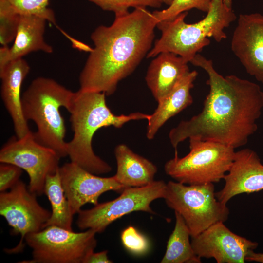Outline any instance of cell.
I'll return each instance as SVG.
<instances>
[{"mask_svg":"<svg viewBox=\"0 0 263 263\" xmlns=\"http://www.w3.org/2000/svg\"><path fill=\"white\" fill-rule=\"evenodd\" d=\"M207 74L209 93L201 112L181 121L169 132L176 149L187 139L219 142L234 149L245 145L258 129L257 120L263 109V92L256 83L235 75L225 77L213 62L197 54L190 62Z\"/></svg>","mask_w":263,"mask_h":263,"instance_id":"cell-1","label":"cell"},{"mask_svg":"<svg viewBox=\"0 0 263 263\" xmlns=\"http://www.w3.org/2000/svg\"><path fill=\"white\" fill-rule=\"evenodd\" d=\"M147 7L118 16L91 34L92 48L81 70L79 90L113 94L150 50L158 21Z\"/></svg>","mask_w":263,"mask_h":263,"instance_id":"cell-2","label":"cell"},{"mask_svg":"<svg viewBox=\"0 0 263 263\" xmlns=\"http://www.w3.org/2000/svg\"><path fill=\"white\" fill-rule=\"evenodd\" d=\"M106 95L102 92L79 90L74 92L67 110L74 132L72 139L67 143V156L71 162L96 175L106 174L112 169L94 151L92 140L96 132L110 126L120 128L131 121H148L150 116L140 112L115 115L108 107Z\"/></svg>","mask_w":263,"mask_h":263,"instance_id":"cell-3","label":"cell"},{"mask_svg":"<svg viewBox=\"0 0 263 263\" xmlns=\"http://www.w3.org/2000/svg\"><path fill=\"white\" fill-rule=\"evenodd\" d=\"M207 15L202 20L188 24L185 21L188 12H183L173 19L157 23L161 32L147 55L154 57L162 52L174 53L190 62L212 38L218 42L226 38L224 29L236 19L232 0H211Z\"/></svg>","mask_w":263,"mask_h":263,"instance_id":"cell-4","label":"cell"},{"mask_svg":"<svg viewBox=\"0 0 263 263\" xmlns=\"http://www.w3.org/2000/svg\"><path fill=\"white\" fill-rule=\"evenodd\" d=\"M74 92L55 80L45 77L34 79L21 96L25 119L33 121L36 140L55 150L61 157L67 156L66 127L60 109L68 110Z\"/></svg>","mask_w":263,"mask_h":263,"instance_id":"cell-5","label":"cell"},{"mask_svg":"<svg viewBox=\"0 0 263 263\" xmlns=\"http://www.w3.org/2000/svg\"><path fill=\"white\" fill-rule=\"evenodd\" d=\"M189 152L183 157L175 152L165 164V173L176 182L186 185L219 182L224 179L232 163L235 149L214 141L189 139Z\"/></svg>","mask_w":263,"mask_h":263,"instance_id":"cell-6","label":"cell"},{"mask_svg":"<svg viewBox=\"0 0 263 263\" xmlns=\"http://www.w3.org/2000/svg\"><path fill=\"white\" fill-rule=\"evenodd\" d=\"M213 183L188 185L169 181L164 199L168 207L178 213L194 237L214 224L225 222L229 209L216 198Z\"/></svg>","mask_w":263,"mask_h":263,"instance_id":"cell-7","label":"cell"},{"mask_svg":"<svg viewBox=\"0 0 263 263\" xmlns=\"http://www.w3.org/2000/svg\"><path fill=\"white\" fill-rule=\"evenodd\" d=\"M96 234L91 229L75 232L55 225L29 233L24 239L32 259L25 263H84L96 246Z\"/></svg>","mask_w":263,"mask_h":263,"instance_id":"cell-8","label":"cell"},{"mask_svg":"<svg viewBox=\"0 0 263 263\" xmlns=\"http://www.w3.org/2000/svg\"><path fill=\"white\" fill-rule=\"evenodd\" d=\"M166 186L163 180H154L144 186L127 188L113 200L98 203L91 209H81L77 213L76 225L81 230L91 229L100 233L114 221L132 212L154 214L150 204L164 198Z\"/></svg>","mask_w":263,"mask_h":263,"instance_id":"cell-9","label":"cell"},{"mask_svg":"<svg viewBox=\"0 0 263 263\" xmlns=\"http://www.w3.org/2000/svg\"><path fill=\"white\" fill-rule=\"evenodd\" d=\"M60 158L55 150L38 143L31 131L21 138H11L0 150V163L24 170L29 178V189L37 196L44 193L46 177L58 170Z\"/></svg>","mask_w":263,"mask_h":263,"instance_id":"cell-10","label":"cell"},{"mask_svg":"<svg viewBox=\"0 0 263 263\" xmlns=\"http://www.w3.org/2000/svg\"><path fill=\"white\" fill-rule=\"evenodd\" d=\"M9 189L0 193V214L11 227V233L20 235L18 245L5 250L8 253L14 254L22 251L27 234L45 227L51 212L40 205L37 195L30 191L22 181L19 180Z\"/></svg>","mask_w":263,"mask_h":263,"instance_id":"cell-11","label":"cell"},{"mask_svg":"<svg viewBox=\"0 0 263 263\" xmlns=\"http://www.w3.org/2000/svg\"><path fill=\"white\" fill-rule=\"evenodd\" d=\"M224 223H216L191 237L194 252L201 259L213 258L217 263H244L258 243L234 233Z\"/></svg>","mask_w":263,"mask_h":263,"instance_id":"cell-12","label":"cell"},{"mask_svg":"<svg viewBox=\"0 0 263 263\" xmlns=\"http://www.w3.org/2000/svg\"><path fill=\"white\" fill-rule=\"evenodd\" d=\"M58 171L65 194L74 215L78 213L86 204L97 205L99 197L103 193L112 190L121 193L127 188L114 176L100 177L72 162L59 166Z\"/></svg>","mask_w":263,"mask_h":263,"instance_id":"cell-13","label":"cell"},{"mask_svg":"<svg viewBox=\"0 0 263 263\" xmlns=\"http://www.w3.org/2000/svg\"><path fill=\"white\" fill-rule=\"evenodd\" d=\"M231 48L247 73L263 85V15H239Z\"/></svg>","mask_w":263,"mask_h":263,"instance_id":"cell-14","label":"cell"},{"mask_svg":"<svg viewBox=\"0 0 263 263\" xmlns=\"http://www.w3.org/2000/svg\"><path fill=\"white\" fill-rule=\"evenodd\" d=\"M224 179V186L215 195L225 204L236 195L263 190V165L258 154L248 148L235 151Z\"/></svg>","mask_w":263,"mask_h":263,"instance_id":"cell-15","label":"cell"},{"mask_svg":"<svg viewBox=\"0 0 263 263\" xmlns=\"http://www.w3.org/2000/svg\"><path fill=\"white\" fill-rule=\"evenodd\" d=\"M30 66L24 59L10 62L1 70L0 94L9 113L17 138H21L31 132L22 109L21 89L23 80L29 73Z\"/></svg>","mask_w":263,"mask_h":263,"instance_id":"cell-16","label":"cell"},{"mask_svg":"<svg viewBox=\"0 0 263 263\" xmlns=\"http://www.w3.org/2000/svg\"><path fill=\"white\" fill-rule=\"evenodd\" d=\"M47 20L39 16L20 15L19 22L14 42L11 47L1 46L0 49V70L10 62L22 58L35 51L50 54L53 52L51 46L44 39V34Z\"/></svg>","mask_w":263,"mask_h":263,"instance_id":"cell-17","label":"cell"},{"mask_svg":"<svg viewBox=\"0 0 263 263\" xmlns=\"http://www.w3.org/2000/svg\"><path fill=\"white\" fill-rule=\"evenodd\" d=\"M188 62L174 53L159 54L150 64L145 80L158 102L169 94L189 72Z\"/></svg>","mask_w":263,"mask_h":263,"instance_id":"cell-18","label":"cell"},{"mask_svg":"<svg viewBox=\"0 0 263 263\" xmlns=\"http://www.w3.org/2000/svg\"><path fill=\"white\" fill-rule=\"evenodd\" d=\"M196 71H190L172 91L158 102V106L148 120L146 136L152 139L160 128L170 118L190 105L193 98L190 90L197 76Z\"/></svg>","mask_w":263,"mask_h":263,"instance_id":"cell-19","label":"cell"},{"mask_svg":"<svg viewBox=\"0 0 263 263\" xmlns=\"http://www.w3.org/2000/svg\"><path fill=\"white\" fill-rule=\"evenodd\" d=\"M114 155L117 171L114 176L125 188L142 187L154 181L157 167L148 159L134 153L125 144L116 146Z\"/></svg>","mask_w":263,"mask_h":263,"instance_id":"cell-20","label":"cell"},{"mask_svg":"<svg viewBox=\"0 0 263 263\" xmlns=\"http://www.w3.org/2000/svg\"><path fill=\"white\" fill-rule=\"evenodd\" d=\"M58 169L55 173L48 175L46 179L44 193L50 202L52 211L45 227L55 225L73 231L74 215L61 184Z\"/></svg>","mask_w":263,"mask_h":263,"instance_id":"cell-21","label":"cell"},{"mask_svg":"<svg viewBox=\"0 0 263 263\" xmlns=\"http://www.w3.org/2000/svg\"><path fill=\"white\" fill-rule=\"evenodd\" d=\"M174 228L168 241L166 250L161 263H201V259L196 255L189 240L188 228L182 217L174 212Z\"/></svg>","mask_w":263,"mask_h":263,"instance_id":"cell-22","label":"cell"},{"mask_svg":"<svg viewBox=\"0 0 263 263\" xmlns=\"http://www.w3.org/2000/svg\"><path fill=\"white\" fill-rule=\"evenodd\" d=\"M102 10L113 12L115 16L129 12L130 8L150 7L159 8L163 4H170L172 0H89Z\"/></svg>","mask_w":263,"mask_h":263,"instance_id":"cell-23","label":"cell"},{"mask_svg":"<svg viewBox=\"0 0 263 263\" xmlns=\"http://www.w3.org/2000/svg\"><path fill=\"white\" fill-rule=\"evenodd\" d=\"M211 3V0H172L166 9L155 10L152 14L158 23L173 19L180 14L193 8L207 13Z\"/></svg>","mask_w":263,"mask_h":263,"instance_id":"cell-24","label":"cell"},{"mask_svg":"<svg viewBox=\"0 0 263 263\" xmlns=\"http://www.w3.org/2000/svg\"><path fill=\"white\" fill-rule=\"evenodd\" d=\"M19 19L20 15L5 0H0V43L1 46H7L15 39Z\"/></svg>","mask_w":263,"mask_h":263,"instance_id":"cell-25","label":"cell"},{"mask_svg":"<svg viewBox=\"0 0 263 263\" xmlns=\"http://www.w3.org/2000/svg\"><path fill=\"white\" fill-rule=\"evenodd\" d=\"M19 14L37 15L56 23L53 11L48 7L49 0H5Z\"/></svg>","mask_w":263,"mask_h":263,"instance_id":"cell-26","label":"cell"},{"mask_svg":"<svg viewBox=\"0 0 263 263\" xmlns=\"http://www.w3.org/2000/svg\"><path fill=\"white\" fill-rule=\"evenodd\" d=\"M121 240L124 247L135 255L145 254L149 248L147 238L132 226H129L122 231Z\"/></svg>","mask_w":263,"mask_h":263,"instance_id":"cell-27","label":"cell"},{"mask_svg":"<svg viewBox=\"0 0 263 263\" xmlns=\"http://www.w3.org/2000/svg\"><path fill=\"white\" fill-rule=\"evenodd\" d=\"M22 173V169L15 165L0 163V192L10 189L19 180Z\"/></svg>","mask_w":263,"mask_h":263,"instance_id":"cell-28","label":"cell"},{"mask_svg":"<svg viewBox=\"0 0 263 263\" xmlns=\"http://www.w3.org/2000/svg\"><path fill=\"white\" fill-rule=\"evenodd\" d=\"M108 251L106 250L99 252H91L85 259L84 263H112L108 256Z\"/></svg>","mask_w":263,"mask_h":263,"instance_id":"cell-29","label":"cell"},{"mask_svg":"<svg viewBox=\"0 0 263 263\" xmlns=\"http://www.w3.org/2000/svg\"><path fill=\"white\" fill-rule=\"evenodd\" d=\"M245 261L263 263V253H256L252 251L246 256Z\"/></svg>","mask_w":263,"mask_h":263,"instance_id":"cell-30","label":"cell"}]
</instances>
